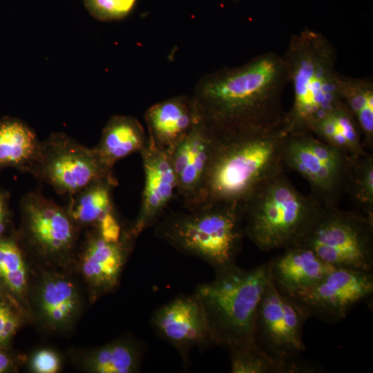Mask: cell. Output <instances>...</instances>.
Returning <instances> with one entry per match:
<instances>
[{"mask_svg":"<svg viewBox=\"0 0 373 373\" xmlns=\"http://www.w3.org/2000/svg\"><path fill=\"white\" fill-rule=\"evenodd\" d=\"M244 231L264 251L299 245L322 205L300 193L285 171L260 185L243 204Z\"/></svg>","mask_w":373,"mask_h":373,"instance_id":"obj_6","label":"cell"},{"mask_svg":"<svg viewBox=\"0 0 373 373\" xmlns=\"http://www.w3.org/2000/svg\"><path fill=\"white\" fill-rule=\"evenodd\" d=\"M137 0H83L88 12L102 21L121 20L134 9Z\"/></svg>","mask_w":373,"mask_h":373,"instance_id":"obj_29","label":"cell"},{"mask_svg":"<svg viewBox=\"0 0 373 373\" xmlns=\"http://www.w3.org/2000/svg\"><path fill=\"white\" fill-rule=\"evenodd\" d=\"M243 204L204 201L171 213L155 233L179 251L197 257L215 271L236 264L244 231Z\"/></svg>","mask_w":373,"mask_h":373,"instance_id":"obj_5","label":"cell"},{"mask_svg":"<svg viewBox=\"0 0 373 373\" xmlns=\"http://www.w3.org/2000/svg\"><path fill=\"white\" fill-rule=\"evenodd\" d=\"M144 175L142 201L130 229L136 238L155 224L176 191V179L169 155L149 142L140 153Z\"/></svg>","mask_w":373,"mask_h":373,"instance_id":"obj_15","label":"cell"},{"mask_svg":"<svg viewBox=\"0 0 373 373\" xmlns=\"http://www.w3.org/2000/svg\"><path fill=\"white\" fill-rule=\"evenodd\" d=\"M216 136L200 120L169 153L184 207L201 202Z\"/></svg>","mask_w":373,"mask_h":373,"instance_id":"obj_14","label":"cell"},{"mask_svg":"<svg viewBox=\"0 0 373 373\" xmlns=\"http://www.w3.org/2000/svg\"><path fill=\"white\" fill-rule=\"evenodd\" d=\"M346 193L356 210L373 218V154L369 151L353 157Z\"/></svg>","mask_w":373,"mask_h":373,"instance_id":"obj_26","label":"cell"},{"mask_svg":"<svg viewBox=\"0 0 373 373\" xmlns=\"http://www.w3.org/2000/svg\"><path fill=\"white\" fill-rule=\"evenodd\" d=\"M10 365V360L9 357L2 351L0 350V373L7 370Z\"/></svg>","mask_w":373,"mask_h":373,"instance_id":"obj_33","label":"cell"},{"mask_svg":"<svg viewBox=\"0 0 373 373\" xmlns=\"http://www.w3.org/2000/svg\"><path fill=\"white\" fill-rule=\"evenodd\" d=\"M269 267L275 287L289 297L314 285L334 269L303 245L285 249L269 260Z\"/></svg>","mask_w":373,"mask_h":373,"instance_id":"obj_18","label":"cell"},{"mask_svg":"<svg viewBox=\"0 0 373 373\" xmlns=\"http://www.w3.org/2000/svg\"><path fill=\"white\" fill-rule=\"evenodd\" d=\"M232 373L309 372L312 365L298 357L287 361L275 358L257 343L243 345L229 350Z\"/></svg>","mask_w":373,"mask_h":373,"instance_id":"obj_23","label":"cell"},{"mask_svg":"<svg viewBox=\"0 0 373 373\" xmlns=\"http://www.w3.org/2000/svg\"><path fill=\"white\" fill-rule=\"evenodd\" d=\"M372 294V272L334 268L314 285L289 298L309 318L333 323L343 320L356 304Z\"/></svg>","mask_w":373,"mask_h":373,"instance_id":"obj_11","label":"cell"},{"mask_svg":"<svg viewBox=\"0 0 373 373\" xmlns=\"http://www.w3.org/2000/svg\"><path fill=\"white\" fill-rule=\"evenodd\" d=\"M61 195H73L90 183L113 175L94 147L85 146L64 133L40 142L27 171Z\"/></svg>","mask_w":373,"mask_h":373,"instance_id":"obj_9","label":"cell"},{"mask_svg":"<svg viewBox=\"0 0 373 373\" xmlns=\"http://www.w3.org/2000/svg\"><path fill=\"white\" fill-rule=\"evenodd\" d=\"M299 245L334 268L372 272L373 218L356 209L322 206Z\"/></svg>","mask_w":373,"mask_h":373,"instance_id":"obj_7","label":"cell"},{"mask_svg":"<svg viewBox=\"0 0 373 373\" xmlns=\"http://www.w3.org/2000/svg\"><path fill=\"white\" fill-rule=\"evenodd\" d=\"M32 367L39 373H55L58 371L59 361L53 352L43 350L36 353L32 360Z\"/></svg>","mask_w":373,"mask_h":373,"instance_id":"obj_31","label":"cell"},{"mask_svg":"<svg viewBox=\"0 0 373 373\" xmlns=\"http://www.w3.org/2000/svg\"><path fill=\"white\" fill-rule=\"evenodd\" d=\"M24 235L37 251L44 256H63L73 249L77 225L66 208L39 192L27 193L21 202Z\"/></svg>","mask_w":373,"mask_h":373,"instance_id":"obj_12","label":"cell"},{"mask_svg":"<svg viewBox=\"0 0 373 373\" xmlns=\"http://www.w3.org/2000/svg\"><path fill=\"white\" fill-rule=\"evenodd\" d=\"M117 185L113 175L97 180L70 196L66 209L75 224L95 229L106 216L114 212L113 191Z\"/></svg>","mask_w":373,"mask_h":373,"instance_id":"obj_20","label":"cell"},{"mask_svg":"<svg viewBox=\"0 0 373 373\" xmlns=\"http://www.w3.org/2000/svg\"><path fill=\"white\" fill-rule=\"evenodd\" d=\"M0 292H1V285H0Z\"/></svg>","mask_w":373,"mask_h":373,"instance_id":"obj_34","label":"cell"},{"mask_svg":"<svg viewBox=\"0 0 373 373\" xmlns=\"http://www.w3.org/2000/svg\"><path fill=\"white\" fill-rule=\"evenodd\" d=\"M287 83L283 55L267 52L205 75L191 97L215 136L260 131L284 124L282 97Z\"/></svg>","mask_w":373,"mask_h":373,"instance_id":"obj_1","label":"cell"},{"mask_svg":"<svg viewBox=\"0 0 373 373\" xmlns=\"http://www.w3.org/2000/svg\"><path fill=\"white\" fill-rule=\"evenodd\" d=\"M270 278L269 261L250 269L234 264L196 287L214 345L229 350L256 341L258 308Z\"/></svg>","mask_w":373,"mask_h":373,"instance_id":"obj_4","label":"cell"},{"mask_svg":"<svg viewBox=\"0 0 373 373\" xmlns=\"http://www.w3.org/2000/svg\"><path fill=\"white\" fill-rule=\"evenodd\" d=\"M19 325V319L12 307L0 300V348L8 343Z\"/></svg>","mask_w":373,"mask_h":373,"instance_id":"obj_30","label":"cell"},{"mask_svg":"<svg viewBox=\"0 0 373 373\" xmlns=\"http://www.w3.org/2000/svg\"><path fill=\"white\" fill-rule=\"evenodd\" d=\"M312 133L351 157H358L367 151L356 122L344 105L333 109L318 121L313 126Z\"/></svg>","mask_w":373,"mask_h":373,"instance_id":"obj_21","label":"cell"},{"mask_svg":"<svg viewBox=\"0 0 373 373\" xmlns=\"http://www.w3.org/2000/svg\"><path fill=\"white\" fill-rule=\"evenodd\" d=\"M308 318L296 302L277 289L271 278L258 308L256 340L275 358L298 357L305 350L303 330Z\"/></svg>","mask_w":373,"mask_h":373,"instance_id":"obj_10","label":"cell"},{"mask_svg":"<svg viewBox=\"0 0 373 373\" xmlns=\"http://www.w3.org/2000/svg\"><path fill=\"white\" fill-rule=\"evenodd\" d=\"M140 346L132 341H119L98 349L90 359L93 370L99 373L137 372L142 359Z\"/></svg>","mask_w":373,"mask_h":373,"instance_id":"obj_25","label":"cell"},{"mask_svg":"<svg viewBox=\"0 0 373 373\" xmlns=\"http://www.w3.org/2000/svg\"><path fill=\"white\" fill-rule=\"evenodd\" d=\"M40 141L28 125L15 119L0 122V169L12 166L25 171Z\"/></svg>","mask_w":373,"mask_h":373,"instance_id":"obj_22","label":"cell"},{"mask_svg":"<svg viewBox=\"0 0 373 373\" xmlns=\"http://www.w3.org/2000/svg\"><path fill=\"white\" fill-rule=\"evenodd\" d=\"M8 209L6 196L0 191V238L3 233L8 220Z\"/></svg>","mask_w":373,"mask_h":373,"instance_id":"obj_32","label":"cell"},{"mask_svg":"<svg viewBox=\"0 0 373 373\" xmlns=\"http://www.w3.org/2000/svg\"><path fill=\"white\" fill-rule=\"evenodd\" d=\"M353 157L310 133L287 134L284 143L285 169L305 178L322 206L338 205L346 194Z\"/></svg>","mask_w":373,"mask_h":373,"instance_id":"obj_8","label":"cell"},{"mask_svg":"<svg viewBox=\"0 0 373 373\" xmlns=\"http://www.w3.org/2000/svg\"><path fill=\"white\" fill-rule=\"evenodd\" d=\"M148 144V136L134 117L112 116L104 127L98 144L94 147L103 164L113 169L119 160L140 153Z\"/></svg>","mask_w":373,"mask_h":373,"instance_id":"obj_19","label":"cell"},{"mask_svg":"<svg viewBox=\"0 0 373 373\" xmlns=\"http://www.w3.org/2000/svg\"><path fill=\"white\" fill-rule=\"evenodd\" d=\"M77 306L75 287L68 281L56 279L46 283L41 293V307L49 321L63 324L70 319Z\"/></svg>","mask_w":373,"mask_h":373,"instance_id":"obj_27","label":"cell"},{"mask_svg":"<svg viewBox=\"0 0 373 373\" xmlns=\"http://www.w3.org/2000/svg\"><path fill=\"white\" fill-rule=\"evenodd\" d=\"M287 134L283 124L216 136L201 202L243 204L260 185L285 171L283 154Z\"/></svg>","mask_w":373,"mask_h":373,"instance_id":"obj_2","label":"cell"},{"mask_svg":"<svg viewBox=\"0 0 373 373\" xmlns=\"http://www.w3.org/2000/svg\"><path fill=\"white\" fill-rule=\"evenodd\" d=\"M144 119L149 142L169 153L201 117L192 97L179 95L150 106Z\"/></svg>","mask_w":373,"mask_h":373,"instance_id":"obj_16","label":"cell"},{"mask_svg":"<svg viewBox=\"0 0 373 373\" xmlns=\"http://www.w3.org/2000/svg\"><path fill=\"white\" fill-rule=\"evenodd\" d=\"M283 57L294 92L285 128L288 134L312 133L318 121L343 105L336 50L322 33L305 28L291 37Z\"/></svg>","mask_w":373,"mask_h":373,"instance_id":"obj_3","label":"cell"},{"mask_svg":"<svg viewBox=\"0 0 373 373\" xmlns=\"http://www.w3.org/2000/svg\"><path fill=\"white\" fill-rule=\"evenodd\" d=\"M135 239L130 229L117 241H108L95 230L88 238L82 271L97 291L105 293L116 287Z\"/></svg>","mask_w":373,"mask_h":373,"instance_id":"obj_17","label":"cell"},{"mask_svg":"<svg viewBox=\"0 0 373 373\" xmlns=\"http://www.w3.org/2000/svg\"><path fill=\"white\" fill-rule=\"evenodd\" d=\"M151 324L185 361L192 348L213 345L204 311L194 293L179 296L160 307Z\"/></svg>","mask_w":373,"mask_h":373,"instance_id":"obj_13","label":"cell"},{"mask_svg":"<svg viewBox=\"0 0 373 373\" xmlns=\"http://www.w3.org/2000/svg\"><path fill=\"white\" fill-rule=\"evenodd\" d=\"M342 102L356 122L366 149L373 148V79L340 76Z\"/></svg>","mask_w":373,"mask_h":373,"instance_id":"obj_24","label":"cell"},{"mask_svg":"<svg viewBox=\"0 0 373 373\" xmlns=\"http://www.w3.org/2000/svg\"><path fill=\"white\" fill-rule=\"evenodd\" d=\"M0 281L12 291L21 294L26 286V270L21 251L11 240L0 238Z\"/></svg>","mask_w":373,"mask_h":373,"instance_id":"obj_28","label":"cell"}]
</instances>
